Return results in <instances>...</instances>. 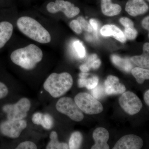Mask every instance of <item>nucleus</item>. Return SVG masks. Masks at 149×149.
Masks as SVG:
<instances>
[{
    "instance_id": "39",
    "label": "nucleus",
    "mask_w": 149,
    "mask_h": 149,
    "mask_svg": "<svg viewBox=\"0 0 149 149\" xmlns=\"http://www.w3.org/2000/svg\"><path fill=\"white\" fill-rule=\"evenodd\" d=\"M148 1H149V0H148Z\"/></svg>"
},
{
    "instance_id": "30",
    "label": "nucleus",
    "mask_w": 149,
    "mask_h": 149,
    "mask_svg": "<svg viewBox=\"0 0 149 149\" xmlns=\"http://www.w3.org/2000/svg\"><path fill=\"white\" fill-rule=\"evenodd\" d=\"M92 95L96 99H100L103 95V88L101 85H97L93 89Z\"/></svg>"
},
{
    "instance_id": "35",
    "label": "nucleus",
    "mask_w": 149,
    "mask_h": 149,
    "mask_svg": "<svg viewBox=\"0 0 149 149\" xmlns=\"http://www.w3.org/2000/svg\"><path fill=\"white\" fill-rule=\"evenodd\" d=\"M149 17L148 16L144 18L142 22V26L143 27L149 30Z\"/></svg>"
},
{
    "instance_id": "19",
    "label": "nucleus",
    "mask_w": 149,
    "mask_h": 149,
    "mask_svg": "<svg viewBox=\"0 0 149 149\" xmlns=\"http://www.w3.org/2000/svg\"><path fill=\"white\" fill-rule=\"evenodd\" d=\"M131 73L139 84H143L146 80L149 79L148 69L136 67L131 70Z\"/></svg>"
},
{
    "instance_id": "27",
    "label": "nucleus",
    "mask_w": 149,
    "mask_h": 149,
    "mask_svg": "<svg viewBox=\"0 0 149 149\" xmlns=\"http://www.w3.org/2000/svg\"><path fill=\"white\" fill-rule=\"evenodd\" d=\"M37 146L33 142L26 141L19 144L16 148V149H37Z\"/></svg>"
},
{
    "instance_id": "2",
    "label": "nucleus",
    "mask_w": 149,
    "mask_h": 149,
    "mask_svg": "<svg viewBox=\"0 0 149 149\" xmlns=\"http://www.w3.org/2000/svg\"><path fill=\"white\" fill-rule=\"evenodd\" d=\"M17 26L22 34L35 42L43 44L51 42L52 37L49 32L32 17H21L17 21Z\"/></svg>"
},
{
    "instance_id": "21",
    "label": "nucleus",
    "mask_w": 149,
    "mask_h": 149,
    "mask_svg": "<svg viewBox=\"0 0 149 149\" xmlns=\"http://www.w3.org/2000/svg\"><path fill=\"white\" fill-rule=\"evenodd\" d=\"M111 59L114 64L126 72H129L132 69V65L128 59L122 58L115 55L112 56Z\"/></svg>"
},
{
    "instance_id": "32",
    "label": "nucleus",
    "mask_w": 149,
    "mask_h": 149,
    "mask_svg": "<svg viewBox=\"0 0 149 149\" xmlns=\"http://www.w3.org/2000/svg\"><path fill=\"white\" fill-rule=\"evenodd\" d=\"M97 54H93L91 55V56H90L88 61H87V62L85 63V64L87 66H88L89 68H91V64H92V63L94 61L97 59Z\"/></svg>"
},
{
    "instance_id": "15",
    "label": "nucleus",
    "mask_w": 149,
    "mask_h": 149,
    "mask_svg": "<svg viewBox=\"0 0 149 149\" xmlns=\"http://www.w3.org/2000/svg\"><path fill=\"white\" fill-rule=\"evenodd\" d=\"M101 34L104 37L113 36V38L122 43L126 40L123 32L118 27L113 24H106L101 29Z\"/></svg>"
},
{
    "instance_id": "33",
    "label": "nucleus",
    "mask_w": 149,
    "mask_h": 149,
    "mask_svg": "<svg viewBox=\"0 0 149 149\" xmlns=\"http://www.w3.org/2000/svg\"><path fill=\"white\" fill-rule=\"evenodd\" d=\"M90 24L93 27V29L97 32L98 29V22L94 19H91L90 20Z\"/></svg>"
},
{
    "instance_id": "5",
    "label": "nucleus",
    "mask_w": 149,
    "mask_h": 149,
    "mask_svg": "<svg viewBox=\"0 0 149 149\" xmlns=\"http://www.w3.org/2000/svg\"><path fill=\"white\" fill-rule=\"evenodd\" d=\"M74 101L82 112L86 114H98L103 110L101 103L87 93H81L74 97Z\"/></svg>"
},
{
    "instance_id": "14",
    "label": "nucleus",
    "mask_w": 149,
    "mask_h": 149,
    "mask_svg": "<svg viewBox=\"0 0 149 149\" xmlns=\"http://www.w3.org/2000/svg\"><path fill=\"white\" fill-rule=\"evenodd\" d=\"M13 32V26L11 23L6 20L0 21V49L10 40Z\"/></svg>"
},
{
    "instance_id": "10",
    "label": "nucleus",
    "mask_w": 149,
    "mask_h": 149,
    "mask_svg": "<svg viewBox=\"0 0 149 149\" xmlns=\"http://www.w3.org/2000/svg\"><path fill=\"white\" fill-rule=\"evenodd\" d=\"M143 145V141L139 136L130 134L120 138L113 149H140Z\"/></svg>"
},
{
    "instance_id": "29",
    "label": "nucleus",
    "mask_w": 149,
    "mask_h": 149,
    "mask_svg": "<svg viewBox=\"0 0 149 149\" xmlns=\"http://www.w3.org/2000/svg\"><path fill=\"white\" fill-rule=\"evenodd\" d=\"M70 27L77 34H80L82 33V28H81L80 24L77 20L74 19L72 20L70 23Z\"/></svg>"
},
{
    "instance_id": "34",
    "label": "nucleus",
    "mask_w": 149,
    "mask_h": 149,
    "mask_svg": "<svg viewBox=\"0 0 149 149\" xmlns=\"http://www.w3.org/2000/svg\"><path fill=\"white\" fill-rule=\"evenodd\" d=\"M101 64V61L100 59H97L92 63L91 64V68L94 69H97L100 66Z\"/></svg>"
},
{
    "instance_id": "18",
    "label": "nucleus",
    "mask_w": 149,
    "mask_h": 149,
    "mask_svg": "<svg viewBox=\"0 0 149 149\" xmlns=\"http://www.w3.org/2000/svg\"><path fill=\"white\" fill-rule=\"evenodd\" d=\"M89 74H84L79 76L80 78L78 80V86L79 88L85 87L88 90H91L96 87L99 83L98 77L96 76H93L88 78Z\"/></svg>"
},
{
    "instance_id": "20",
    "label": "nucleus",
    "mask_w": 149,
    "mask_h": 149,
    "mask_svg": "<svg viewBox=\"0 0 149 149\" xmlns=\"http://www.w3.org/2000/svg\"><path fill=\"white\" fill-rule=\"evenodd\" d=\"M50 141L46 148L47 149H67L69 148L66 143H59L58 140V134L55 131H52L50 135Z\"/></svg>"
},
{
    "instance_id": "25",
    "label": "nucleus",
    "mask_w": 149,
    "mask_h": 149,
    "mask_svg": "<svg viewBox=\"0 0 149 149\" xmlns=\"http://www.w3.org/2000/svg\"><path fill=\"white\" fill-rule=\"evenodd\" d=\"M74 49L79 56L81 58L85 57L86 55V51L82 43L79 41H76L74 42Z\"/></svg>"
},
{
    "instance_id": "17",
    "label": "nucleus",
    "mask_w": 149,
    "mask_h": 149,
    "mask_svg": "<svg viewBox=\"0 0 149 149\" xmlns=\"http://www.w3.org/2000/svg\"><path fill=\"white\" fill-rule=\"evenodd\" d=\"M101 7L103 14L107 16L118 15L121 12V7L117 4L113 3L111 0H101Z\"/></svg>"
},
{
    "instance_id": "28",
    "label": "nucleus",
    "mask_w": 149,
    "mask_h": 149,
    "mask_svg": "<svg viewBox=\"0 0 149 149\" xmlns=\"http://www.w3.org/2000/svg\"><path fill=\"white\" fill-rule=\"evenodd\" d=\"M8 88L3 82L0 81V100L6 98L8 95Z\"/></svg>"
},
{
    "instance_id": "24",
    "label": "nucleus",
    "mask_w": 149,
    "mask_h": 149,
    "mask_svg": "<svg viewBox=\"0 0 149 149\" xmlns=\"http://www.w3.org/2000/svg\"><path fill=\"white\" fill-rule=\"evenodd\" d=\"M123 33L125 38L129 40H134L138 35V32L134 27H125Z\"/></svg>"
},
{
    "instance_id": "26",
    "label": "nucleus",
    "mask_w": 149,
    "mask_h": 149,
    "mask_svg": "<svg viewBox=\"0 0 149 149\" xmlns=\"http://www.w3.org/2000/svg\"><path fill=\"white\" fill-rule=\"evenodd\" d=\"M77 20L80 24L81 28H83L88 32H91L93 31V27L91 26V24H89L83 17H79Z\"/></svg>"
},
{
    "instance_id": "1",
    "label": "nucleus",
    "mask_w": 149,
    "mask_h": 149,
    "mask_svg": "<svg viewBox=\"0 0 149 149\" xmlns=\"http://www.w3.org/2000/svg\"><path fill=\"white\" fill-rule=\"evenodd\" d=\"M43 58L42 51L34 44H30L13 51L10 58L14 64L27 70L34 69Z\"/></svg>"
},
{
    "instance_id": "12",
    "label": "nucleus",
    "mask_w": 149,
    "mask_h": 149,
    "mask_svg": "<svg viewBox=\"0 0 149 149\" xmlns=\"http://www.w3.org/2000/svg\"><path fill=\"white\" fill-rule=\"evenodd\" d=\"M93 138L95 144L91 149H109V146L107 143L109 139V134L106 129L102 127L96 128L93 132Z\"/></svg>"
},
{
    "instance_id": "6",
    "label": "nucleus",
    "mask_w": 149,
    "mask_h": 149,
    "mask_svg": "<svg viewBox=\"0 0 149 149\" xmlns=\"http://www.w3.org/2000/svg\"><path fill=\"white\" fill-rule=\"evenodd\" d=\"M56 107L58 111L66 115L74 121L79 122L84 118L82 111L71 98L64 97L60 99L56 104Z\"/></svg>"
},
{
    "instance_id": "22",
    "label": "nucleus",
    "mask_w": 149,
    "mask_h": 149,
    "mask_svg": "<svg viewBox=\"0 0 149 149\" xmlns=\"http://www.w3.org/2000/svg\"><path fill=\"white\" fill-rule=\"evenodd\" d=\"M131 61L139 67L149 69V53L144 52L141 56H134L131 58Z\"/></svg>"
},
{
    "instance_id": "36",
    "label": "nucleus",
    "mask_w": 149,
    "mask_h": 149,
    "mask_svg": "<svg viewBox=\"0 0 149 149\" xmlns=\"http://www.w3.org/2000/svg\"><path fill=\"white\" fill-rule=\"evenodd\" d=\"M80 69L82 72H87L90 70L91 68H89L86 65L84 64L80 66Z\"/></svg>"
},
{
    "instance_id": "23",
    "label": "nucleus",
    "mask_w": 149,
    "mask_h": 149,
    "mask_svg": "<svg viewBox=\"0 0 149 149\" xmlns=\"http://www.w3.org/2000/svg\"><path fill=\"white\" fill-rule=\"evenodd\" d=\"M83 141V136L79 131H75L71 134L69 141V148H80Z\"/></svg>"
},
{
    "instance_id": "8",
    "label": "nucleus",
    "mask_w": 149,
    "mask_h": 149,
    "mask_svg": "<svg viewBox=\"0 0 149 149\" xmlns=\"http://www.w3.org/2000/svg\"><path fill=\"white\" fill-rule=\"evenodd\" d=\"M119 102L124 111L130 115L138 113L143 107V104L139 97L130 91L123 93L119 99Z\"/></svg>"
},
{
    "instance_id": "3",
    "label": "nucleus",
    "mask_w": 149,
    "mask_h": 149,
    "mask_svg": "<svg viewBox=\"0 0 149 149\" xmlns=\"http://www.w3.org/2000/svg\"><path fill=\"white\" fill-rule=\"evenodd\" d=\"M73 85V79L68 72L52 73L46 79L44 88L52 97H61L71 89Z\"/></svg>"
},
{
    "instance_id": "37",
    "label": "nucleus",
    "mask_w": 149,
    "mask_h": 149,
    "mask_svg": "<svg viewBox=\"0 0 149 149\" xmlns=\"http://www.w3.org/2000/svg\"><path fill=\"white\" fill-rule=\"evenodd\" d=\"M144 100L145 102L148 105H149V91L148 90L145 93L144 95Z\"/></svg>"
},
{
    "instance_id": "4",
    "label": "nucleus",
    "mask_w": 149,
    "mask_h": 149,
    "mask_svg": "<svg viewBox=\"0 0 149 149\" xmlns=\"http://www.w3.org/2000/svg\"><path fill=\"white\" fill-rule=\"evenodd\" d=\"M31 108V102L27 98H22L16 103L6 104L2 110L6 114L10 120H22L27 116V113Z\"/></svg>"
},
{
    "instance_id": "7",
    "label": "nucleus",
    "mask_w": 149,
    "mask_h": 149,
    "mask_svg": "<svg viewBox=\"0 0 149 149\" xmlns=\"http://www.w3.org/2000/svg\"><path fill=\"white\" fill-rule=\"evenodd\" d=\"M27 123L26 120H7L0 123V133L3 136L11 138L17 139L20 136L22 130L26 128Z\"/></svg>"
},
{
    "instance_id": "16",
    "label": "nucleus",
    "mask_w": 149,
    "mask_h": 149,
    "mask_svg": "<svg viewBox=\"0 0 149 149\" xmlns=\"http://www.w3.org/2000/svg\"><path fill=\"white\" fill-rule=\"evenodd\" d=\"M33 123L42 126L47 130H50L54 125V119L50 115L37 112L33 114L32 117Z\"/></svg>"
},
{
    "instance_id": "13",
    "label": "nucleus",
    "mask_w": 149,
    "mask_h": 149,
    "mask_svg": "<svg viewBox=\"0 0 149 149\" xmlns=\"http://www.w3.org/2000/svg\"><path fill=\"white\" fill-rule=\"evenodd\" d=\"M148 9V6L144 0H129L125 7V11L133 17L146 13Z\"/></svg>"
},
{
    "instance_id": "9",
    "label": "nucleus",
    "mask_w": 149,
    "mask_h": 149,
    "mask_svg": "<svg viewBox=\"0 0 149 149\" xmlns=\"http://www.w3.org/2000/svg\"><path fill=\"white\" fill-rule=\"evenodd\" d=\"M48 12L52 14L62 12L68 18H72L80 12L79 8L75 6L72 3L64 0H56L55 2H50L47 6Z\"/></svg>"
},
{
    "instance_id": "11",
    "label": "nucleus",
    "mask_w": 149,
    "mask_h": 149,
    "mask_svg": "<svg viewBox=\"0 0 149 149\" xmlns=\"http://www.w3.org/2000/svg\"><path fill=\"white\" fill-rule=\"evenodd\" d=\"M105 93L108 95H118L124 93L125 85L119 83V79L113 75H109L104 82Z\"/></svg>"
},
{
    "instance_id": "38",
    "label": "nucleus",
    "mask_w": 149,
    "mask_h": 149,
    "mask_svg": "<svg viewBox=\"0 0 149 149\" xmlns=\"http://www.w3.org/2000/svg\"><path fill=\"white\" fill-rule=\"evenodd\" d=\"M143 50L144 52L149 53V43H146L144 44L143 47Z\"/></svg>"
},
{
    "instance_id": "31",
    "label": "nucleus",
    "mask_w": 149,
    "mask_h": 149,
    "mask_svg": "<svg viewBox=\"0 0 149 149\" xmlns=\"http://www.w3.org/2000/svg\"><path fill=\"white\" fill-rule=\"evenodd\" d=\"M120 22L125 27H134V23L130 19L122 17L120 19Z\"/></svg>"
}]
</instances>
